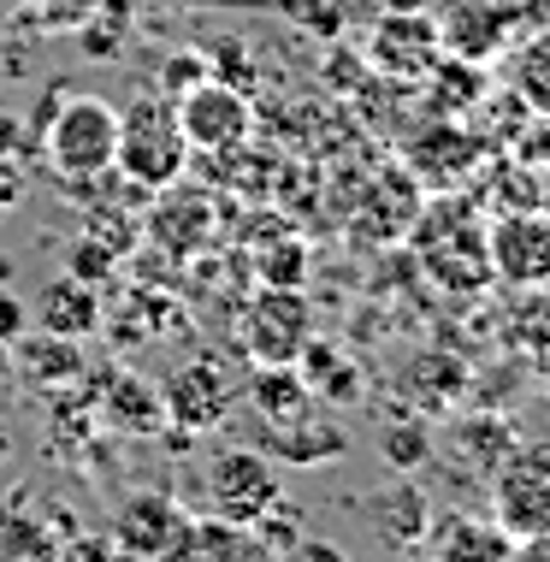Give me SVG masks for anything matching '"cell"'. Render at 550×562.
Masks as SVG:
<instances>
[{"instance_id": "2e32d148", "label": "cell", "mask_w": 550, "mask_h": 562, "mask_svg": "<svg viewBox=\"0 0 550 562\" xmlns=\"http://www.w3.org/2000/svg\"><path fill=\"white\" fill-rule=\"evenodd\" d=\"M106 308H101V291L89 279H78V272H59V279L42 284L36 296V326L42 331H59V338H89V331H101Z\"/></svg>"}, {"instance_id": "d4e9b609", "label": "cell", "mask_w": 550, "mask_h": 562, "mask_svg": "<svg viewBox=\"0 0 550 562\" xmlns=\"http://www.w3.org/2000/svg\"><path fill=\"white\" fill-rule=\"evenodd\" d=\"M385 515H379V527H385V539H426V497L415 492V485H396V492L379 504Z\"/></svg>"}, {"instance_id": "7a4b0ae2", "label": "cell", "mask_w": 550, "mask_h": 562, "mask_svg": "<svg viewBox=\"0 0 550 562\" xmlns=\"http://www.w3.org/2000/svg\"><path fill=\"white\" fill-rule=\"evenodd\" d=\"M36 136H42V148H48L54 172L66 178V184L106 178L119 160V108L101 95H71V89H59V101L36 125Z\"/></svg>"}, {"instance_id": "52a82bcc", "label": "cell", "mask_w": 550, "mask_h": 562, "mask_svg": "<svg viewBox=\"0 0 550 562\" xmlns=\"http://www.w3.org/2000/svg\"><path fill=\"white\" fill-rule=\"evenodd\" d=\"M426 19L438 30V48L468 66H497L521 36V12L515 0H433Z\"/></svg>"}, {"instance_id": "e575fe53", "label": "cell", "mask_w": 550, "mask_h": 562, "mask_svg": "<svg viewBox=\"0 0 550 562\" xmlns=\"http://www.w3.org/2000/svg\"><path fill=\"white\" fill-rule=\"evenodd\" d=\"M0 373H12V356H7V338H0Z\"/></svg>"}, {"instance_id": "4316f807", "label": "cell", "mask_w": 550, "mask_h": 562, "mask_svg": "<svg viewBox=\"0 0 550 562\" xmlns=\"http://www.w3.org/2000/svg\"><path fill=\"white\" fill-rule=\"evenodd\" d=\"M385 456H391V468H420V462H426V432H420V420H408V432L391 427V432H385Z\"/></svg>"}, {"instance_id": "4fadbf2b", "label": "cell", "mask_w": 550, "mask_h": 562, "mask_svg": "<svg viewBox=\"0 0 550 562\" xmlns=\"http://www.w3.org/2000/svg\"><path fill=\"white\" fill-rule=\"evenodd\" d=\"M148 232H155V243L166 255H178V261H190V255H202L213 237H220V207H213V195L207 190H195V184H166L148 195Z\"/></svg>"}, {"instance_id": "5bb4252c", "label": "cell", "mask_w": 550, "mask_h": 562, "mask_svg": "<svg viewBox=\"0 0 550 562\" xmlns=\"http://www.w3.org/2000/svg\"><path fill=\"white\" fill-rule=\"evenodd\" d=\"M160 403H166V420L183 432H213L225 427V415H232V379H225L220 361H190V368L166 373L160 385Z\"/></svg>"}, {"instance_id": "4dcf8cb0", "label": "cell", "mask_w": 550, "mask_h": 562, "mask_svg": "<svg viewBox=\"0 0 550 562\" xmlns=\"http://www.w3.org/2000/svg\"><path fill=\"white\" fill-rule=\"evenodd\" d=\"M19 331H24V302H12V296H0V338H19Z\"/></svg>"}, {"instance_id": "484cf974", "label": "cell", "mask_w": 550, "mask_h": 562, "mask_svg": "<svg viewBox=\"0 0 550 562\" xmlns=\"http://www.w3.org/2000/svg\"><path fill=\"white\" fill-rule=\"evenodd\" d=\"M0 551H7V557H19V551H30V557H54L59 539L36 521V515L7 509V515H0Z\"/></svg>"}, {"instance_id": "6da1fadb", "label": "cell", "mask_w": 550, "mask_h": 562, "mask_svg": "<svg viewBox=\"0 0 550 562\" xmlns=\"http://www.w3.org/2000/svg\"><path fill=\"white\" fill-rule=\"evenodd\" d=\"M119 172L148 195L178 184L190 172V136L178 125V101H166L160 89H143L131 108H119Z\"/></svg>"}, {"instance_id": "1f68e13d", "label": "cell", "mask_w": 550, "mask_h": 562, "mask_svg": "<svg viewBox=\"0 0 550 562\" xmlns=\"http://www.w3.org/2000/svg\"><path fill=\"white\" fill-rule=\"evenodd\" d=\"M19 143H24V125H19V119H7V113H0V155H12Z\"/></svg>"}, {"instance_id": "d6a6232c", "label": "cell", "mask_w": 550, "mask_h": 562, "mask_svg": "<svg viewBox=\"0 0 550 562\" xmlns=\"http://www.w3.org/2000/svg\"><path fill=\"white\" fill-rule=\"evenodd\" d=\"M373 7H379V12H426L433 0H373Z\"/></svg>"}, {"instance_id": "8992f818", "label": "cell", "mask_w": 550, "mask_h": 562, "mask_svg": "<svg viewBox=\"0 0 550 562\" xmlns=\"http://www.w3.org/2000/svg\"><path fill=\"white\" fill-rule=\"evenodd\" d=\"M314 344V302L302 284H267L243 308V349L255 368H296L302 349Z\"/></svg>"}, {"instance_id": "30bf717a", "label": "cell", "mask_w": 550, "mask_h": 562, "mask_svg": "<svg viewBox=\"0 0 550 562\" xmlns=\"http://www.w3.org/2000/svg\"><path fill=\"white\" fill-rule=\"evenodd\" d=\"M396 160H403L408 172L420 178L426 195H438V190H456V184H462V178L473 172V166L485 160V143L462 125V119L426 113L415 131H403V148H396Z\"/></svg>"}, {"instance_id": "f546056e", "label": "cell", "mask_w": 550, "mask_h": 562, "mask_svg": "<svg viewBox=\"0 0 550 562\" xmlns=\"http://www.w3.org/2000/svg\"><path fill=\"white\" fill-rule=\"evenodd\" d=\"M195 78H207V66L195 54H178L172 66H166V89H172V95H178V89H190Z\"/></svg>"}, {"instance_id": "ffe728a7", "label": "cell", "mask_w": 550, "mask_h": 562, "mask_svg": "<svg viewBox=\"0 0 550 562\" xmlns=\"http://www.w3.org/2000/svg\"><path fill=\"white\" fill-rule=\"evenodd\" d=\"M19 373L30 385H48V391H66L83 379V356H78V338H59V331H19Z\"/></svg>"}, {"instance_id": "cb8c5ba5", "label": "cell", "mask_w": 550, "mask_h": 562, "mask_svg": "<svg viewBox=\"0 0 550 562\" xmlns=\"http://www.w3.org/2000/svg\"><path fill=\"white\" fill-rule=\"evenodd\" d=\"M515 445H521V438H515V427H509L503 415H497V420H492V415H468V420H456V432H450V450L468 456L473 468H485V474H492V468H497Z\"/></svg>"}, {"instance_id": "9a60e30c", "label": "cell", "mask_w": 550, "mask_h": 562, "mask_svg": "<svg viewBox=\"0 0 550 562\" xmlns=\"http://www.w3.org/2000/svg\"><path fill=\"white\" fill-rule=\"evenodd\" d=\"M420 207H426V190H420V178L408 172L403 160L391 166V172H373L361 184V232L367 237H379V243H396V237H408V225L420 220Z\"/></svg>"}, {"instance_id": "ac0fdd59", "label": "cell", "mask_w": 550, "mask_h": 562, "mask_svg": "<svg viewBox=\"0 0 550 562\" xmlns=\"http://www.w3.org/2000/svg\"><path fill=\"white\" fill-rule=\"evenodd\" d=\"M396 391L415 408H426V415H450V403H462V391H468V361L445 356V349H420V356L403 361Z\"/></svg>"}, {"instance_id": "5b68a950", "label": "cell", "mask_w": 550, "mask_h": 562, "mask_svg": "<svg viewBox=\"0 0 550 562\" xmlns=\"http://www.w3.org/2000/svg\"><path fill=\"white\" fill-rule=\"evenodd\" d=\"M485 261L492 284L521 296L550 291V214L545 207H497L485 220Z\"/></svg>"}, {"instance_id": "277c9868", "label": "cell", "mask_w": 550, "mask_h": 562, "mask_svg": "<svg viewBox=\"0 0 550 562\" xmlns=\"http://www.w3.org/2000/svg\"><path fill=\"white\" fill-rule=\"evenodd\" d=\"M492 521L515 544L550 539V445H515L492 468Z\"/></svg>"}, {"instance_id": "7c38bea8", "label": "cell", "mask_w": 550, "mask_h": 562, "mask_svg": "<svg viewBox=\"0 0 550 562\" xmlns=\"http://www.w3.org/2000/svg\"><path fill=\"white\" fill-rule=\"evenodd\" d=\"M438 59H445V48H438V30L426 12H379V24L367 30V66L385 83L420 89Z\"/></svg>"}, {"instance_id": "ba28073f", "label": "cell", "mask_w": 550, "mask_h": 562, "mask_svg": "<svg viewBox=\"0 0 550 562\" xmlns=\"http://www.w3.org/2000/svg\"><path fill=\"white\" fill-rule=\"evenodd\" d=\"M178 125L183 136H190V155H237L243 143H249V131H255V108H249V95L232 83V78H195L190 89H178Z\"/></svg>"}, {"instance_id": "83f0119b", "label": "cell", "mask_w": 550, "mask_h": 562, "mask_svg": "<svg viewBox=\"0 0 550 562\" xmlns=\"http://www.w3.org/2000/svg\"><path fill=\"white\" fill-rule=\"evenodd\" d=\"M302 267H308V249H302V243H284L279 255H261L267 284H302Z\"/></svg>"}, {"instance_id": "d6986e66", "label": "cell", "mask_w": 550, "mask_h": 562, "mask_svg": "<svg viewBox=\"0 0 550 562\" xmlns=\"http://www.w3.org/2000/svg\"><path fill=\"white\" fill-rule=\"evenodd\" d=\"M503 59H509V95L521 101L532 119H550V24L521 30Z\"/></svg>"}, {"instance_id": "8fae6325", "label": "cell", "mask_w": 550, "mask_h": 562, "mask_svg": "<svg viewBox=\"0 0 550 562\" xmlns=\"http://www.w3.org/2000/svg\"><path fill=\"white\" fill-rule=\"evenodd\" d=\"M202 485H207V509L220 515V521H237V527H249L255 515H267L284 497L272 456L267 450H243V445L213 456Z\"/></svg>"}, {"instance_id": "7402d4cb", "label": "cell", "mask_w": 550, "mask_h": 562, "mask_svg": "<svg viewBox=\"0 0 550 562\" xmlns=\"http://www.w3.org/2000/svg\"><path fill=\"white\" fill-rule=\"evenodd\" d=\"M420 89H426V113L462 119L468 108H480V101H485V66H468V59H450L445 54Z\"/></svg>"}, {"instance_id": "836d02e7", "label": "cell", "mask_w": 550, "mask_h": 562, "mask_svg": "<svg viewBox=\"0 0 550 562\" xmlns=\"http://www.w3.org/2000/svg\"><path fill=\"white\" fill-rule=\"evenodd\" d=\"M532 373H539V385H545V397H550V338L539 344V361H532Z\"/></svg>"}, {"instance_id": "e0dca14e", "label": "cell", "mask_w": 550, "mask_h": 562, "mask_svg": "<svg viewBox=\"0 0 550 562\" xmlns=\"http://www.w3.org/2000/svg\"><path fill=\"white\" fill-rule=\"evenodd\" d=\"M96 397H101V420L106 427H119V432H160L166 427V403H160V385H148L143 373H131V368H113V373H101V385H96Z\"/></svg>"}, {"instance_id": "9c48e42d", "label": "cell", "mask_w": 550, "mask_h": 562, "mask_svg": "<svg viewBox=\"0 0 550 562\" xmlns=\"http://www.w3.org/2000/svg\"><path fill=\"white\" fill-rule=\"evenodd\" d=\"M190 521L195 515L178 504L172 492H125L113 504V521H106V539H113L119 557H143V562H172L183 557V539H190Z\"/></svg>"}, {"instance_id": "603a6c76", "label": "cell", "mask_w": 550, "mask_h": 562, "mask_svg": "<svg viewBox=\"0 0 550 562\" xmlns=\"http://www.w3.org/2000/svg\"><path fill=\"white\" fill-rule=\"evenodd\" d=\"M249 397H255V408H261V420H296V415L314 408V391L296 368H255Z\"/></svg>"}, {"instance_id": "f1b7e54d", "label": "cell", "mask_w": 550, "mask_h": 562, "mask_svg": "<svg viewBox=\"0 0 550 562\" xmlns=\"http://www.w3.org/2000/svg\"><path fill=\"white\" fill-rule=\"evenodd\" d=\"M119 267V255L113 249H101V243H78V255H71V272H78V279H89V284H96L101 279V272H113Z\"/></svg>"}, {"instance_id": "44dd1931", "label": "cell", "mask_w": 550, "mask_h": 562, "mask_svg": "<svg viewBox=\"0 0 550 562\" xmlns=\"http://www.w3.org/2000/svg\"><path fill=\"white\" fill-rule=\"evenodd\" d=\"M433 544L438 557H450V562H462V557H521V544H515L503 527L492 521V515H450V521H438L433 527Z\"/></svg>"}, {"instance_id": "3957f363", "label": "cell", "mask_w": 550, "mask_h": 562, "mask_svg": "<svg viewBox=\"0 0 550 562\" xmlns=\"http://www.w3.org/2000/svg\"><path fill=\"white\" fill-rule=\"evenodd\" d=\"M408 237H415V255L426 267V279L445 284L456 296H473L492 284V261H485V220L473 214L468 202H433L420 207V220L408 225Z\"/></svg>"}]
</instances>
